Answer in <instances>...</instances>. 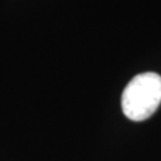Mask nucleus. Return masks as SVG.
<instances>
[{"label": "nucleus", "mask_w": 161, "mask_h": 161, "mask_svg": "<svg viewBox=\"0 0 161 161\" xmlns=\"http://www.w3.org/2000/svg\"><path fill=\"white\" fill-rule=\"evenodd\" d=\"M161 103V77L156 73L138 74L122 93V112L132 121L152 117Z\"/></svg>", "instance_id": "obj_1"}]
</instances>
